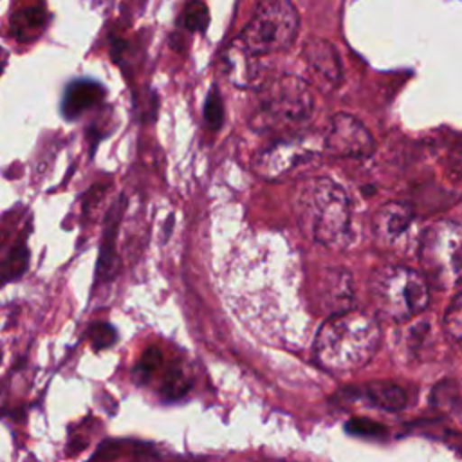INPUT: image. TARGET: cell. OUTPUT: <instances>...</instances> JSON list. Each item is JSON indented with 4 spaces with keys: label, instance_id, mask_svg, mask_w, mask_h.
Returning a JSON list of instances; mask_svg holds the SVG:
<instances>
[{
    "label": "cell",
    "instance_id": "5",
    "mask_svg": "<svg viewBox=\"0 0 462 462\" xmlns=\"http://www.w3.org/2000/svg\"><path fill=\"white\" fill-rule=\"evenodd\" d=\"M314 103L307 83L296 76H278L260 90L258 121L267 128H294L312 114Z\"/></svg>",
    "mask_w": 462,
    "mask_h": 462
},
{
    "label": "cell",
    "instance_id": "8",
    "mask_svg": "<svg viewBox=\"0 0 462 462\" xmlns=\"http://www.w3.org/2000/svg\"><path fill=\"white\" fill-rule=\"evenodd\" d=\"M323 150L332 157L365 159L375 150L366 126L350 114H336L323 135Z\"/></svg>",
    "mask_w": 462,
    "mask_h": 462
},
{
    "label": "cell",
    "instance_id": "21",
    "mask_svg": "<svg viewBox=\"0 0 462 462\" xmlns=\"http://www.w3.org/2000/svg\"><path fill=\"white\" fill-rule=\"evenodd\" d=\"M348 431L356 433V435H363V437H383L386 433L384 426L368 419H354L346 424Z\"/></svg>",
    "mask_w": 462,
    "mask_h": 462
},
{
    "label": "cell",
    "instance_id": "12",
    "mask_svg": "<svg viewBox=\"0 0 462 462\" xmlns=\"http://www.w3.org/2000/svg\"><path fill=\"white\" fill-rule=\"evenodd\" d=\"M105 97V87L94 79L81 78L67 85L61 97V114L65 119H78L83 112L99 105Z\"/></svg>",
    "mask_w": 462,
    "mask_h": 462
},
{
    "label": "cell",
    "instance_id": "16",
    "mask_svg": "<svg viewBox=\"0 0 462 462\" xmlns=\"http://www.w3.org/2000/svg\"><path fill=\"white\" fill-rule=\"evenodd\" d=\"M442 330L449 341L462 346V291L455 294L442 318Z\"/></svg>",
    "mask_w": 462,
    "mask_h": 462
},
{
    "label": "cell",
    "instance_id": "11",
    "mask_svg": "<svg viewBox=\"0 0 462 462\" xmlns=\"http://www.w3.org/2000/svg\"><path fill=\"white\" fill-rule=\"evenodd\" d=\"M413 208L406 202H388L381 206L374 215V235L379 244L392 245L408 233L413 222Z\"/></svg>",
    "mask_w": 462,
    "mask_h": 462
},
{
    "label": "cell",
    "instance_id": "10",
    "mask_svg": "<svg viewBox=\"0 0 462 462\" xmlns=\"http://www.w3.org/2000/svg\"><path fill=\"white\" fill-rule=\"evenodd\" d=\"M316 294L321 309L330 316L352 310L354 285L352 276L345 269H323L318 278Z\"/></svg>",
    "mask_w": 462,
    "mask_h": 462
},
{
    "label": "cell",
    "instance_id": "18",
    "mask_svg": "<svg viewBox=\"0 0 462 462\" xmlns=\"http://www.w3.org/2000/svg\"><path fill=\"white\" fill-rule=\"evenodd\" d=\"M204 121L211 130H218L222 126L224 121V103H222V96L217 90V87H213L204 101Z\"/></svg>",
    "mask_w": 462,
    "mask_h": 462
},
{
    "label": "cell",
    "instance_id": "6",
    "mask_svg": "<svg viewBox=\"0 0 462 462\" xmlns=\"http://www.w3.org/2000/svg\"><path fill=\"white\" fill-rule=\"evenodd\" d=\"M420 262L442 287L462 282V224L440 220L430 226L420 240Z\"/></svg>",
    "mask_w": 462,
    "mask_h": 462
},
{
    "label": "cell",
    "instance_id": "1",
    "mask_svg": "<svg viewBox=\"0 0 462 462\" xmlns=\"http://www.w3.org/2000/svg\"><path fill=\"white\" fill-rule=\"evenodd\" d=\"M381 343L379 323L357 310L328 316L312 341L318 365L332 372H350L365 366Z\"/></svg>",
    "mask_w": 462,
    "mask_h": 462
},
{
    "label": "cell",
    "instance_id": "15",
    "mask_svg": "<svg viewBox=\"0 0 462 462\" xmlns=\"http://www.w3.org/2000/svg\"><path fill=\"white\" fill-rule=\"evenodd\" d=\"M366 399L377 408L397 411L406 406V393L399 384L388 381H374L365 386Z\"/></svg>",
    "mask_w": 462,
    "mask_h": 462
},
{
    "label": "cell",
    "instance_id": "13",
    "mask_svg": "<svg viewBox=\"0 0 462 462\" xmlns=\"http://www.w3.org/2000/svg\"><path fill=\"white\" fill-rule=\"evenodd\" d=\"M49 20L51 14L45 5L23 7L11 16V32L18 42H32L45 31Z\"/></svg>",
    "mask_w": 462,
    "mask_h": 462
},
{
    "label": "cell",
    "instance_id": "7",
    "mask_svg": "<svg viewBox=\"0 0 462 462\" xmlns=\"http://www.w3.org/2000/svg\"><path fill=\"white\" fill-rule=\"evenodd\" d=\"M314 157L316 152L305 139L285 137L262 150L253 161V170L265 180H282Z\"/></svg>",
    "mask_w": 462,
    "mask_h": 462
},
{
    "label": "cell",
    "instance_id": "17",
    "mask_svg": "<svg viewBox=\"0 0 462 462\" xmlns=\"http://www.w3.org/2000/svg\"><path fill=\"white\" fill-rule=\"evenodd\" d=\"M179 23L186 31H204L209 23L208 5L202 2H191L184 7Z\"/></svg>",
    "mask_w": 462,
    "mask_h": 462
},
{
    "label": "cell",
    "instance_id": "4",
    "mask_svg": "<svg viewBox=\"0 0 462 462\" xmlns=\"http://www.w3.org/2000/svg\"><path fill=\"white\" fill-rule=\"evenodd\" d=\"M300 16L296 7L287 0L262 2L251 20L236 36L238 47L251 54H273L291 47L298 34Z\"/></svg>",
    "mask_w": 462,
    "mask_h": 462
},
{
    "label": "cell",
    "instance_id": "20",
    "mask_svg": "<svg viewBox=\"0 0 462 462\" xmlns=\"http://www.w3.org/2000/svg\"><path fill=\"white\" fill-rule=\"evenodd\" d=\"M87 334H88V339H90L94 348H108L117 339L116 328L110 323H105V321L92 323L88 327Z\"/></svg>",
    "mask_w": 462,
    "mask_h": 462
},
{
    "label": "cell",
    "instance_id": "19",
    "mask_svg": "<svg viewBox=\"0 0 462 462\" xmlns=\"http://www.w3.org/2000/svg\"><path fill=\"white\" fill-rule=\"evenodd\" d=\"M27 267V251L23 244H18L11 249L9 256L4 260V280L18 278Z\"/></svg>",
    "mask_w": 462,
    "mask_h": 462
},
{
    "label": "cell",
    "instance_id": "14",
    "mask_svg": "<svg viewBox=\"0 0 462 462\" xmlns=\"http://www.w3.org/2000/svg\"><path fill=\"white\" fill-rule=\"evenodd\" d=\"M123 199L117 206H114L108 211L106 222H105V235L101 240V254H99V271L97 274L101 278H110L116 273V253H114V236L117 233V224L123 211Z\"/></svg>",
    "mask_w": 462,
    "mask_h": 462
},
{
    "label": "cell",
    "instance_id": "23",
    "mask_svg": "<svg viewBox=\"0 0 462 462\" xmlns=\"http://www.w3.org/2000/svg\"><path fill=\"white\" fill-rule=\"evenodd\" d=\"M186 390V381H184V374L180 368H170L166 377H164V392L170 397H177L179 393H182Z\"/></svg>",
    "mask_w": 462,
    "mask_h": 462
},
{
    "label": "cell",
    "instance_id": "9",
    "mask_svg": "<svg viewBox=\"0 0 462 462\" xmlns=\"http://www.w3.org/2000/svg\"><path fill=\"white\" fill-rule=\"evenodd\" d=\"M303 58L312 79L323 90H334L341 83V63L336 47L323 38H310L303 47Z\"/></svg>",
    "mask_w": 462,
    "mask_h": 462
},
{
    "label": "cell",
    "instance_id": "2",
    "mask_svg": "<svg viewBox=\"0 0 462 462\" xmlns=\"http://www.w3.org/2000/svg\"><path fill=\"white\" fill-rule=\"evenodd\" d=\"M296 215L303 233L327 247L346 245L350 240L352 208L345 189L327 177H316L298 189Z\"/></svg>",
    "mask_w": 462,
    "mask_h": 462
},
{
    "label": "cell",
    "instance_id": "3",
    "mask_svg": "<svg viewBox=\"0 0 462 462\" xmlns=\"http://www.w3.org/2000/svg\"><path fill=\"white\" fill-rule=\"evenodd\" d=\"M370 294L379 316L408 321L430 305V287L422 274L404 265H384L370 278Z\"/></svg>",
    "mask_w": 462,
    "mask_h": 462
},
{
    "label": "cell",
    "instance_id": "22",
    "mask_svg": "<svg viewBox=\"0 0 462 462\" xmlns=\"http://www.w3.org/2000/svg\"><path fill=\"white\" fill-rule=\"evenodd\" d=\"M161 359H162L161 350H159L157 346H150V348H146V352L143 354V359H141V363L137 365L135 372H137L139 375H143V377H148L152 372H155V370L159 368Z\"/></svg>",
    "mask_w": 462,
    "mask_h": 462
}]
</instances>
